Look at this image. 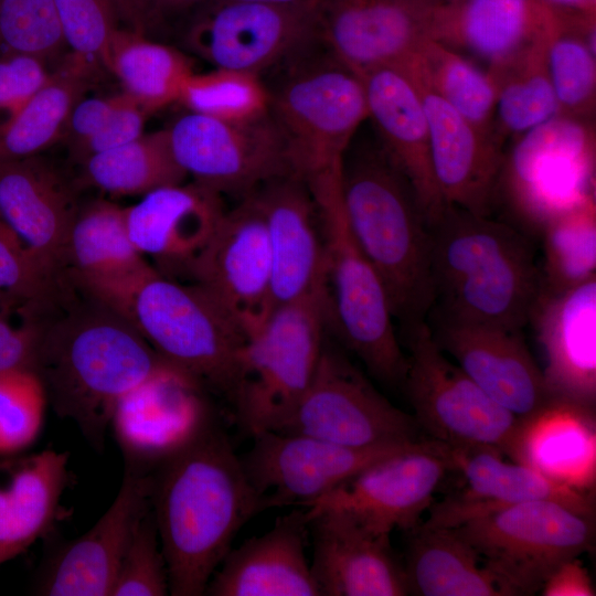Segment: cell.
Wrapping results in <instances>:
<instances>
[{
  "label": "cell",
  "mask_w": 596,
  "mask_h": 596,
  "mask_svg": "<svg viewBox=\"0 0 596 596\" xmlns=\"http://www.w3.org/2000/svg\"><path fill=\"white\" fill-rule=\"evenodd\" d=\"M65 275L55 289L57 312L47 297L43 304L53 316L40 309L22 313L36 326L32 371L53 411L75 423L91 446L103 451L126 395L153 379L187 374L159 355L119 312L81 288L82 299H67Z\"/></svg>",
  "instance_id": "obj_1"
},
{
  "label": "cell",
  "mask_w": 596,
  "mask_h": 596,
  "mask_svg": "<svg viewBox=\"0 0 596 596\" xmlns=\"http://www.w3.org/2000/svg\"><path fill=\"white\" fill-rule=\"evenodd\" d=\"M169 594L202 596L242 526L265 511L241 457L209 419L151 472Z\"/></svg>",
  "instance_id": "obj_2"
},
{
  "label": "cell",
  "mask_w": 596,
  "mask_h": 596,
  "mask_svg": "<svg viewBox=\"0 0 596 596\" xmlns=\"http://www.w3.org/2000/svg\"><path fill=\"white\" fill-rule=\"evenodd\" d=\"M429 227L428 315L522 330L541 289L532 238L508 222L448 205Z\"/></svg>",
  "instance_id": "obj_3"
},
{
  "label": "cell",
  "mask_w": 596,
  "mask_h": 596,
  "mask_svg": "<svg viewBox=\"0 0 596 596\" xmlns=\"http://www.w3.org/2000/svg\"><path fill=\"white\" fill-rule=\"evenodd\" d=\"M340 188L348 227L377 273L394 319L401 327L426 320L434 302L429 227L377 138L354 136Z\"/></svg>",
  "instance_id": "obj_4"
},
{
  "label": "cell",
  "mask_w": 596,
  "mask_h": 596,
  "mask_svg": "<svg viewBox=\"0 0 596 596\" xmlns=\"http://www.w3.org/2000/svg\"><path fill=\"white\" fill-rule=\"evenodd\" d=\"M341 170L307 181L326 245L329 328L379 381L402 386L407 360L384 286L353 238L343 212Z\"/></svg>",
  "instance_id": "obj_5"
},
{
  "label": "cell",
  "mask_w": 596,
  "mask_h": 596,
  "mask_svg": "<svg viewBox=\"0 0 596 596\" xmlns=\"http://www.w3.org/2000/svg\"><path fill=\"white\" fill-rule=\"evenodd\" d=\"M315 45V44H313ZM313 45L274 70L267 86L269 115L285 141L292 172L306 181L341 169L343 157L369 119L361 77L324 46Z\"/></svg>",
  "instance_id": "obj_6"
},
{
  "label": "cell",
  "mask_w": 596,
  "mask_h": 596,
  "mask_svg": "<svg viewBox=\"0 0 596 596\" xmlns=\"http://www.w3.org/2000/svg\"><path fill=\"white\" fill-rule=\"evenodd\" d=\"M329 327L327 292L277 306L245 340L228 401L252 437L276 430L316 371Z\"/></svg>",
  "instance_id": "obj_7"
},
{
  "label": "cell",
  "mask_w": 596,
  "mask_h": 596,
  "mask_svg": "<svg viewBox=\"0 0 596 596\" xmlns=\"http://www.w3.org/2000/svg\"><path fill=\"white\" fill-rule=\"evenodd\" d=\"M595 178L594 119L558 114L514 139L496 202L504 203L511 225L540 238L553 221L596 204Z\"/></svg>",
  "instance_id": "obj_8"
},
{
  "label": "cell",
  "mask_w": 596,
  "mask_h": 596,
  "mask_svg": "<svg viewBox=\"0 0 596 596\" xmlns=\"http://www.w3.org/2000/svg\"><path fill=\"white\" fill-rule=\"evenodd\" d=\"M402 330L407 350L402 386L421 432L448 447L487 446L520 462L526 424L448 359L426 320Z\"/></svg>",
  "instance_id": "obj_9"
},
{
  "label": "cell",
  "mask_w": 596,
  "mask_h": 596,
  "mask_svg": "<svg viewBox=\"0 0 596 596\" xmlns=\"http://www.w3.org/2000/svg\"><path fill=\"white\" fill-rule=\"evenodd\" d=\"M454 529L476 551L503 596L533 595L562 564L592 550L594 515L554 501L481 512Z\"/></svg>",
  "instance_id": "obj_10"
},
{
  "label": "cell",
  "mask_w": 596,
  "mask_h": 596,
  "mask_svg": "<svg viewBox=\"0 0 596 596\" xmlns=\"http://www.w3.org/2000/svg\"><path fill=\"white\" fill-rule=\"evenodd\" d=\"M126 318L167 362L228 400L246 334L199 286L156 270L139 286Z\"/></svg>",
  "instance_id": "obj_11"
},
{
  "label": "cell",
  "mask_w": 596,
  "mask_h": 596,
  "mask_svg": "<svg viewBox=\"0 0 596 596\" xmlns=\"http://www.w3.org/2000/svg\"><path fill=\"white\" fill-rule=\"evenodd\" d=\"M276 430L359 448L428 438L327 337L309 386Z\"/></svg>",
  "instance_id": "obj_12"
},
{
  "label": "cell",
  "mask_w": 596,
  "mask_h": 596,
  "mask_svg": "<svg viewBox=\"0 0 596 596\" xmlns=\"http://www.w3.org/2000/svg\"><path fill=\"white\" fill-rule=\"evenodd\" d=\"M320 4L211 0L187 34L189 47L217 68L272 71L320 40Z\"/></svg>",
  "instance_id": "obj_13"
},
{
  "label": "cell",
  "mask_w": 596,
  "mask_h": 596,
  "mask_svg": "<svg viewBox=\"0 0 596 596\" xmlns=\"http://www.w3.org/2000/svg\"><path fill=\"white\" fill-rule=\"evenodd\" d=\"M167 130L173 157L185 174L221 195L243 198L272 179L294 173L269 111L251 121L190 111Z\"/></svg>",
  "instance_id": "obj_14"
},
{
  "label": "cell",
  "mask_w": 596,
  "mask_h": 596,
  "mask_svg": "<svg viewBox=\"0 0 596 596\" xmlns=\"http://www.w3.org/2000/svg\"><path fill=\"white\" fill-rule=\"evenodd\" d=\"M253 438L241 461L265 510L308 508L373 462L422 441L359 448L277 430Z\"/></svg>",
  "instance_id": "obj_15"
},
{
  "label": "cell",
  "mask_w": 596,
  "mask_h": 596,
  "mask_svg": "<svg viewBox=\"0 0 596 596\" xmlns=\"http://www.w3.org/2000/svg\"><path fill=\"white\" fill-rule=\"evenodd\" d=\"M184 272L246 337L265 320L273 309L270 254L264 216L253 192L225 211Z\"/></svg>",
  "instance_id": "obj_16"
},
{
  "label": "cell",
  "mask_w": 596,
  "mask_h": 596,
  "mask_svg": "<svg viewBox=\"0 0 596 596\" xmlns=\"http://www.w3.org/2000/svg\"><path fill=\"white\" fill-rule=\"evenodd\" d=\"M449 471L447 446L426 438L373 462L306 509L343 510L376 534L408 532L421 523Z\"/></svg>",
  "instance_id": "obj_17"
},
{
  "label": "cell",
  "mask_w": 596,
  "mask_h": 596,
  "mask_svg": "<svg viewBox=\"0 0 596 596\" xmlns=\"http://www.w3.org/2000/svg\"><path fill=\"white\" fill-rule=\"evenodd\" d=\"M438 347L494 402L529 424L556 408L522 330L428 315Z\"/></svg>",
  "instance_id": "obj_18"
},
{
  "label": "cell",
  "mask_w": 596,
  "mask_h": 596,
  "mask_svg": "<svg viewBox=\"0 0 596 596\" xmlns=\"http://www.w3.org/2000/svg\"><path fill=\"white\" fill-rule=\"evenodd\" d=\"M556 408L592 419L596 405V277L560 292L540 289L531 311Z\"/></svg>",
  "instance_id": "obj_19"
},
{
  "label": "cell",
  "mask_w": 596,
  "mask_h": 596,
  "mask_svg": "<svg viewBox=\"0 0 596 596\" xmlns=\"http://www.w3.org/2000/svg\"><path fill=\"white\" fill-rule=\"evenodd\" d=\"M150 509L151 473L126 468L111 505L89 531L50 556L36 577L34 593L110 596L135 529Z\"/></svg>",
  "instance_id": "obj_20"
},
{
  "label": "cell",
  "mask_w": 596,
  "mask_h": 596,
  "mask_svg": "<svg viewBox=\"0 0 596 596\" xmlns=\"http://www.w3.org/2000/svg\"><path fill=\"white\" fill-rule=\"evenodd\" d=\"M421 98L434 174L445 202L491 216L504 159L503 145L460 115L407 61L398 64Z\"/></svg>",
  "instance_id": "obj_21"
},
{
  "label": "cell",
  "mask_w": 596,
  "mask_h": 596,
  "mask_svg": "<svg viewBox=\"0 0 596 596\" xmlns=\"http://www.w3.org/2000/svg\"><path fill=\"white\" fill-rule=\"evenodd\" d=\"M253 193L267 231L273 308L327 292L324 238L306 180L290 173Z\"/></svg>",
  "instance_id": "obj_22"
},
{
  "label": "cell",
  "mask_w": 596,
  "mask_h": 596,
  "mask_svg": "<svg viewBox=\"0 0 596 596\" xmlns=\"http://www.w3.org/2000/svg\"><path fill=\"white\" fill-rule=\"evenodd\" d=\"M432 0H322L320 41L356 74L397 65L428 38Z\"/></svg>",
  "instance_id": "obj_23"
},
{
  "label": "cell",
  "mask_w": 596,
  "mask_h": 596,
  "mask_svg": "<svg viewBox=\"0 0 596 596\" xmlns=\"http://www.w3.org/2000/svg\"><path fill=\"white\" fill-rule=\"evenodd\" d=\"M453 471L465 487L428 508V524L454 528L500 507L526 501H554L579 513L594 515L592 496L555 480L523 462H508L503 454L487 446L448 447Z\"/></svg>",
  "instance_id": "obj_24"
},
{
  "label": "cell",
  "mask_w": 596,
  "mask_h": 596,
  "mask_svg": "<svg viewBox=\"0 0 596 596\" xmlns=\"http://www.w3.org/2000/svg\"><path fill=\"white\" fill-rule=\"evenodd\" d=\"M313 578L321 596L408 595L390 535L376 534L340 509L308 511Z\"/></svg>",
  "instance_id": "obj_25"
},
{
  "label": "cell",
  "mask_w": 596,
  "mask_h": 596,
  "mask_svg": "<svg viewBox=\"0 0 596 596\" xmlns=\"http://www.w3.org/2000/svg\"><path fill=\"white\" fill-rule=\"evenodd\" d=\"M363 83L369 119L392 163L408 182L430 226L445 212L430 159L425 111L408 75L397 65L358 74Z\"/></svg>",
  "instance_id": "obj_26"
},
{
  "label": "cell",
  "mask_w": 596,
  "mask_h": 596,
  "mask_svg": "<svg viewBox=\"0 0 596 596\" xmlns=\"http://www.w3.org/2000/svg\"><path fill=\"white\" fill-rule=\"evenodd\" d=\"M77 211L70 187L38 156L0 163V216L52 277L66 268Z\"/></svg>",
  "instance_id": "obj_27"
},
{
  "label": "cell",
  "mask_w": 596,
  "mask_h": 596,
  "mask_svg": "<svg viewBox=\"0 0 596 596\" xmlns=\"http://www.w3.org/2000/svg\"><path fill=\"white\" fill-rule=\"evenodd\" d=\"M67 265V275L82 290L123 316L139 286L156 272L129 238L125 207L103 200L77 211Z\"/></svg>",
  "instance_id": "obj_28"
},
{
  "label": "cell",
  "mask_w": 596,
  "mask_h": 596,
  "mask_svg": "<svg viewBox=\"0 0 596 596\" xmlns=\"http://www.w3.org/2000/svg\"><path fill=\"white\" fill-rule=\"evenodd\" d=\"M306 510L278 517L274 525L231 549L211 577L209 596H321L306 555Z\"/></svg>",
  "instance_id": "obj_29"
},
{
  "label": "cell",
  "mask_w": 596,
  "mask_h": 596,
  "mask_svg": "<svg viewBox=\"0 0 596 596\" xmlns=\"http://www.w3.org/2000/svg\"><path fill=\"white\" fill-rule=\"evenodd\" d=\"M200 386L183 374L153 379L126 395L110 427L126 468L151 472L206 421L194 400Z\"/></svg>",
  "instance_id": "obj_30"
},
{
  "label": "cell",
  "mask_w": 596,
  "mask_h": 596,
  "mask_svg": "<svg viewBox=\"0 0 596 596\" xmlns=\"http://www.w3.org/2000/svg\"><path fill=\"white\" fill-rule=\"evenodd\" d=\"M225 211L220 193L192 182L152 190L125 207V215L129 238L142 256L184 272Z\"/></svg>",
  "instance_id": "obj_31"
},
{
  "label": "cell",
  "mask_w": 596,
  "mask_h": 596,
  "mask_svg": "<svg viewBox=\"0 0 596 596\" xmlns=\"http://www.w3.org/2000/svg\"><path fill=\"white\" fill-rule=\"evenodd\" d=\"M545 3L539 0H457L433 3L428 38L470 54L496 72L539 33Z\"/></svg>",
  "instance_id": "obj_32"
},
{
  "label": "cell",
  "mask_w": 596,
  "mask_h": 596,
  "mask_svg": "<svg viewBox=\"0 0 596 596\" xmlns=\"http://www.w3.org/2000/svg\"><path fill=\"white\" fill-rule=\"evenodd\" d=\"M68 454L45 449L0 458V565L49 534L70 482Z\"/></svg>",
  "instance_id": "obj_33"
},
{
  "label": "cell",
  "mask_w": 596,
  "mask_h": 596,
  "mask_svg": "<svg viewBox=\"0 0 596 596\" xmlns=\"http://www.w3.org/2000/svg\"><path fill=\"white\" fill-rule=\"evenodd\" d=\"M408 595L502 596L476 551L454 529L419 523L408 531Z\"/></svg>",
  "instance_id": "obj_34"
},
{
  "label": "cell",
  "mask_w": 596,
  "mask_h": 596,
  "mask_svg": "<svg viewBox=\"0 0 596 596\" xmlns=\"http://www.w3.org/2000/svg\"><path fill=\"white\" fill-rule=\"evenodd\" d=\"M542 33L560 114L594 119L596 14L545 4Z\"/></svg>",
  "instance_id": "obj_35"
},
{
  "label": "cell",
  "mask_w": 596,
  "mask_h": 596,
  "mask_svg": "<svg viewBox=\"0 0 596 596\" xmlns=\"http://www.w3.org/2000/svg\"><path fill=\"white\" fill-rule=\"evenodd\" d=\"M91 66L73 56L21 110L0 121V163L38 156L63 137Z\"/></svg>",
  "instance_id": "obj_36"
},
{
  "label": "cell",
  "mask_w": 596,
  "mask_h": 596,
  "mask_svg": "<svg viewBox=\"0 0 596 596\" xmlns=\"http://www.w3.org/2000/svg\"><path fill=\"white\" fill-rule=\"evenodd\" d=\"M104 65L147 113L179 100L193 73L190 60L180 51L126 29L115 33Z\"/></svg>",
  "instance_id": "obj_37"
},
{
  "label": "cell",
  "mask_w": 596,
  "mask_h": 596,
  "mask_svg": "<svg viewBox=\"0 0 596 596\" xmlns=\"http://www.w3.org/2000/svg\"><path fill=\"white\" fill-rule=\"evenodd\" d=\"M542 26L511 62L490 72L498 82L493 131L502 145L508 138L515 139L560 114L547 68Z\"/></svg>",
  "instance_id": "obj_38"
},
{
  "label": "cell",
  "mask_w": 596,
  "mask_h": 596,
  "mask_svg": "<svg viewBox=\"0 0 596 596\" xmlns=\"http://www.w3.org/2000/svg\"><path fill=\"white\" fill-rule=\"evenodd\" d=\"M406 61L460 115L496 138L493 119L498 82L487 68L432 39H426Z\"/></svg>",
  "instance_id": "obj_39"
},
{
  "label": "cell",
  "mask_w": 596,
  "mask_h": 596,
  "mask_svg": "<svg viewBox=\"0 0 596 596\" xmlns=\"http://www.w3.org/2000/svg\"><path fill=\"white\" fill-rule=\"evenodd\" d=\"M89 183L113 194H146L183 183L188 177L175 161L168 130H159L84 160Z\"/></svg>",
  "instance_id": "obj_40"
},
{
  "label": "cell",
  "mask_w": 596,
  "mask_h": 596,
  "mask_svg": "<svg viewBox=\"0 0 596 596\" xmlns=\"http://www.w3.org/2000/svg\"><path fill=\"white\" fill-rule=\"evenodd\" d=\"M540 238L541 290L560 292L596 277V204L553 221Z\"/></svg>",
  "instance_id": "obj_41"
},
{
  "label": "cell",
  "mask_w": 596,
  "mask_h": 596,
  "mask_svg": "<svg viewBox=\"0 0 596 596\" xmlns=\"http://www.w3.org/2000/svg\"><path fill=\"white\" fill-rule=\"evenodd\" d=\"M191 113L226 121H251L268 114V89L258 74L217 68L192 73L179 100Z\"/></svg>",
  "instance_id": "obj_42"
},
{
  "label": "cell",
  "mask_w": 596,
  "mask_h": 596,
  "mask_svg": "<svg viewBox=\"0 0 596 596\" xmlns=\"http://www.w3.org/2000/svg\"><path fill=\"white\" fill-rule=\"evenodd\" d=\"M47 404L31 370L0 373V458L21 454L38 439Z\"/></svg>",
  "instance_id": "obj_43"
},
{
  "label": "cell",
  "mask_w": 596,
  "mask_h": 596,
  "mask_svg": "<svg viewBox=\"0 0 596 596\" xmlns=\"http://www.w3.org/2000/svg\"><path fill=\"white\" fill-rule=\"evenodd\" d=\"M0 46L43 62L57 55L66 43L55 0H1Z\"/></svg>",
  "instance_id": "obj_44"
},
{
  "label": "cell",
  "mask_w": 596,
  "mask_h": 596,
  "mask_svg": "<svg viewBox=\"0 0 596 596\" xmlns=\"http://www.w3.org/2000/svg\"><path fill=\"white\" fill-rule=\"evenodd\" d=\"M168 594L167 564L150 509L135 529L110 596H164Z\"/></svg>",
  "instance_id": "obj_45"
},
{
  "label": "cell",
  "mask_w": 596,
  "mask_h": 596,
  "mask_svg": "<svg viewBox=\"0 0 596 596\" xmlns=\"http://www.w3.org/2000/svg\"><path fill=\"white\" fill-rule=\"evenodd\" d=\"M63 275V274H62ZM45 273L33 254L0 216V302L22 311L43 301L62 277Z\"/></svg>",
  "instance_id": "obj_46"
},
{
  "label": "cell",
  "mask_w": 596,
  "mask_h": 596,
  "mask_svg": "<svg viewBox=\"0 0 596 596\" xmlns=\"http://www.w3.org/2000/svg\"><path fill=\"white\" fill-rule=\"evenodd\" d=\"M63 35L73 56L104 64L117 32L118 17L113 0H55Z\"/></svg>",
  "instance_id": "obj_47"
},
{
  "label": "cell",
  "mask_w": 596,
  "mask_h": 596,
  "mask_svg": "<svg viewBox=\"0 0 596 596\" xmlns=\"http://www.w3.org/2000/svg\"><path fill=\"white\" fill-rule=\"evenodd\" d=\"M43 61L26 54L0 56V111L9 117L21 110L51 81Z\"/></svg>",
  "instance_id": "obj_48"
},
{
  "label": "cell",
  "mask_w": 596,
  "mask_h": 596,
  "mask_svg": "<svg viewBox=\"0 0 596 596\" xmlns=\"http://www.w3.org/2000/svg\"><path fill=\"white\" fill-rule=\"evenodd\" d=\"M147 111L129 95L120 100L105 125L75 155L85 160L92 155L134 141L142 135Z\"/></svg>",
  "instance_id": "obj_49"
},
{
  "label": "cell",
  "mask_w": 596,
  "mask_h": 596,
  "mask_svg": "<svg viewBox=\"0 0 596 596\" xmlns=\"http://www.w3.org/2000/svg\"><path fill=\"white\" fill-rule=\"evenodd\" d=\"M121 94L111 97L81 98L72 108L63 137L74 153L105 125L120 100Z\"/></svg>",
  "instance_id": "obj_50"
},
{
  "label": "cell",
  "mask_w": 596,
  "mask_h": 596,
  "mask_svg": "<svg viewBox=\"0 0 596 596\" xmlns=\"http://www.w3.org/2000/svg\"><path fill=\"white\" fill-rule=\"evenodd\" d=\"M19 326H12L0 313V373L11 370H31L36 349V326L23 316Z\"/></svg>",
  "instance_id": "obj_51"
},
{
  "label": "cell",
  "mask_w": 596,
  "mask_h": 596,
  "mask_svg": "<svg viewBox=\"0 0 596 596\" xmlns=\"http://www.w3.org/2000/svg\"><path fill=\"white\" fill-rule=\"evenodd\" d=\"M545 596H592L595 590L586 570L577 558L556 568L541 588Z\"/></svg>",
  "instance_id": "obj_52"
},
{
  "label": "cell",
  "mask_w": 596,
  "mask_h": 596,
  "mask_svg": "<svg viewBox=\"0 0 596 596\" xmlns=\"http://www.w3.org/2000/svg\"><path fill=\"white\" fill-rule=\"evenodd\" d=\"M124 29L148 36L162 20L157 0H113Z\"/></svg>",
  "instance_id": "obj_53"
},
{
  "label": "cell",
  "mask_w": 596,
  "mask_h": 596,
  "mask_svg": "<svg viewBox=\"0 0 596 596\" xmlns=\"http://www.w3.org/2000/svg\"><path fill=\"white\" fill-rule=\"evenodd\" d=\"M551 7L587 13L596 14V0H539Z\"/></svg>",
  "instance_id": "obj_54"
},
{
  "label": "cell",
  "mask_w": 596,
  "mask_h": 596,
  "mask_svg": "<svg viewBox=\"0 0 596 596\" xmlns=\"http://www.w3.org/2000/svg\"><path fill=\"white\" fill-rule=\"evenodd\" d=\"M201 1L204 0H157V4L163 17L167 12L183 10Z\"/></svg>",
  "instance_id": "obj_55"
},
{
  "label": "cell",
  "mask_w": 596,
  "mask_h": 596,
  "mask_svg": "<svg viewBox=\"0 0 596 596\" xmlns=\"http://www.w3.org/2000/svg\"><path fill=\"white\" fill-rule=\"evenodd\" d=\"M245 1H256V2H265V3L280 4V6H310V4H320L322 0H245Z\"/></svg>",
  "instance_id": "obj_56"
},
{
  "label": "cell",
  "mask_w": 596,
  "mask_h": 596,
  "mask_svg": "<svg viewBox=\"0 0 596 596\" xmlns=\"http://www.w3.org/2000/svg\"><path fill=\"white\" fill-rule=\"evenodd\" d=\"M433 2L435 3H447V2H453V1H457V0H432Z\"/></svg>",
  "instance_id": "obj_57"
},
{
  "label": "cell",
  "mask_w": 596,
  "mask_h": 596,
  "mask_svg": "<svg viewBox=\"0 0 596 596\" xmlns=\"http://www.w3.org/2000/svg\"><path fill=\"white\" fill-rule=\"evenodd\" d=\"M0 7H1V0H0Z\"/></svg>",
  "instance_id": "obj_58"
}]
</instances>
